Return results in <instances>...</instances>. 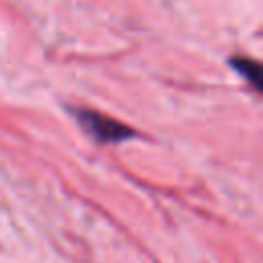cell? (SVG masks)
I'll return each instance as SVG.
<instances>
[{
  "label": "cell",
  "instance_id": "1",
  "mask_svg": "<svg viewBox=\"0 0 263 263\" xmlns=\"http://www.w3.org/2000/svg\"><path fill=\"white\" fill-rule=\"evenodd\" d=\"M76 119L86 129V134H90L101 144H119L134 136V129H129L127 125L95 111H76Z\"/></svg>",
  "mask_w": 263,
  "mask_h": 263
},
{
  "label": "cell",
  "instance_id": "2",
  "mask_svg": "<svg viewBox=\"0 0 263 263\" xmlns=\"http://www.w3.org/2000/svg\"><path fill=\"white\" fill-rule=\"evenodd\" d=\"M232 66L255 86V88H259L261 84H259V66L253 62V60H232Z\"/></svg>",
  "mask_w": 263,
  "mask_h": 263
}]
</instances>
